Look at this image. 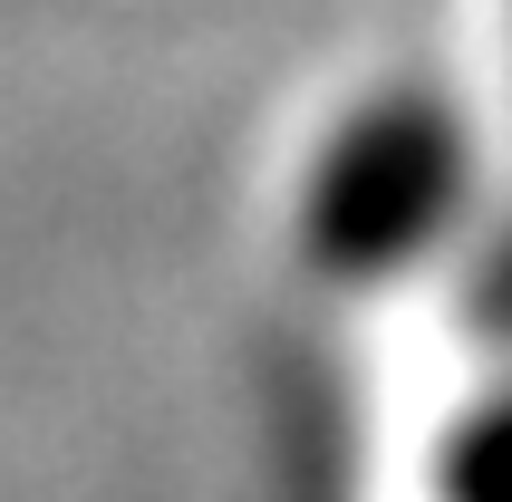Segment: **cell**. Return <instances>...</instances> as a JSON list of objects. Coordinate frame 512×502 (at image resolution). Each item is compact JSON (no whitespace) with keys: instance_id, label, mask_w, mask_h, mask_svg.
Here are the masks:
<instances>
[{"instance_id":"6da1fadb","label":"cell","mask_w":512,"mask_h":502,"mask_svg":"<svg viewBox=\"0 0 512 502\" xmlns=\"http://www.w3.org/2000/svg\"><path fill=\"white\" fill-rule=\"evenodd\" d=\"M464 194V126L435 87H377L319 136L290 232L319 280H377L426 251Z\"/></svg>"}]
</instances>
